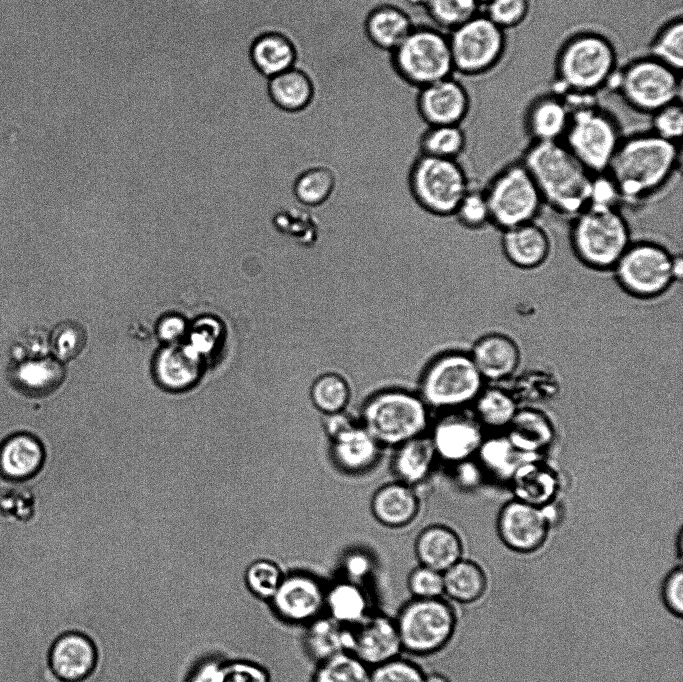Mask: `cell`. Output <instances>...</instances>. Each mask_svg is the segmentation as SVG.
Instances as JSON below:
<instances>
[{"instance_id": "cell-1", "label": "cell", "mask_w": 683, "mask_h": 682, "mask_svg": "<svg viewBox=\"0 0 683 682\" xmlns=\"http://www.w3.org/2000/svg\"><path fill=\"white\" fill-rule=\"evenodd\" d=\"M680 168V144L648 131L623 136L606 174L622 207L640 208L664 192Z\"/></svg>"}, {"instance_id": "cell-2", "label": "cell", "mask_w": 683, "mask_h": 682, "mask_svg": "<svg viewBox=\"0 0 683 682\" xmlns=\"http://www.w3.org/2000/svg\"><path fill=\"white\" fill-rule=\"evenodd\" d=\"M520 161L533 177L545 208L570 220L589 204L593 174L562 141L530 142Z\"/></svg>"}, {"instance_id": "cell-3", "label": "cell", "mask_w": 683, "mask_h": 682, "mask_svg": "<svg viewBox=\"0 0 683 682\" xmlns=\"http://www.w3.org/2000/svg\"><path fill=\"white\" fill-rule=\"evenodd\" d=\"M616 71L617 53L609 38L595 31L574 33L555 59L556 92L567 99L594 98Z\"/></svg>"}, {"instance_id": "cell-4", "label": "cell", "mask_w": 683, "mask_h": 682, "mask_svg": "<svg viewBox=\"0 0 683 682\" xmlns=\"http://www.w3.org/2000/svg\"><path fill=\"white\" fill-rule=\"evenodd\" d=\"M622 208L590 204L569 220L571 251L587 269L611 272L634 239Z\"/></svg>"}, {"instance_id": "cell-5", "label": "cell", "mask_w": 683, "mask_h": 682, "mask_svg": "<svg viewBox=\"0 0 683 682\" xmlns=\"http://www.w3.org/2000/svg\"><path fill=\"white\" fill-rule=\"evenodd\" d=\"M610 273L623 293L636 300L652 301L681 281L683 260L680 253L660 241L633 239Z\"/></svg>"}, {"instance_id": "cell-6", "label": "cell", "mask_w": 683, "mask_h": 682, "mask_svg": "<svg viewBox=\"0 0 683 682\" xmlns=\"http://www.w3.org/2000/svg\"><path fill=\"white\" fill-rule=\"evenodd\" d=\"M570 110L562 143L591 174L606 173L623 138L619 123L594 99L573 104Z\"/></svg>"}, {"instance_id": "cell-7", "label": "cell", "mask_w": 683, "mask_h": 682, "mask_svg": "<svg viewBox=\"0 0 683 682\" xmlns=\"http://www.w3.org/2000/svg\"><path fill=\"white\" fill-rule=\"evenodd\" d=\"M483 191L491 226L500 231L539 220L545 208L533 177L520 159L498 170Z\"/></svg>"}, {"instance_id": "cell-8", "label": "cell", "mask_w": 683, "mask_h": 682, "mask_svg": "<svg viewBox=\"0 0 683 682\" xmlns=\"http://www.w3.org/2000/svg\"><path fill=\"white\" fill-rule=\"evenodd\" d=\"M633 110L651 115L681 100V73L653 58L633 59L616 71L610 84Z\"/></svg>"}, {"instance_id": "cell-9", "label": "cell", "mask_w": 683, "mask_h": 682, "mask_svg": "<svg viewBox=\"0 0 683 682\" xmlns=\"http://www.w3.org/2000/svg\"><path fill=\"white\" fill-rule=\"evenodd\" d=\"M427 405L413 393L385 390L372 396L362 410L363 428L380 444L398 446L423 435Z\"/></svg>"}, {"instance_id": "cell-10", "label": "cell", "mask_w": 683, "mask_h": 682, "mask_svg": "<svg viewBox=\"0 0 683 682\" xmlns=\"http://www.w3.org/2000/svg\"><path fill=\"white\" fill-rule=\"evenodd\" d=\"M458 620L456 608L443 597L412 598L395 618L403 651L415 656L441 651L455 636Z\"/></svg>"}, {"instance_id": "cell-11", "label": "cell", "mask_w": 683, "mask_h": 682, "mask_svg": "<svg viewBox=\"0 0 683 682\" xmlns=\"http://www.w3.org/2000/svg\"><path fill=\"white\" fill-rule=\"evenodd\" d=\"M410 194L426 212L439 217L453 216L470 188L468 175L458 160L417 154L408 174Z\"/></svg>"}, {"instance_id": "cell-12", "label": "cell", "mask_w": 683, "mask_h": 682, "mask_svg": "<svg viewBox=\"0 0 683 682\" xmlns=\"http://www.w3.org/2000/svg\"><path fill=\"white\" fill-rule=\"evenodd\" d=\"M483 377L469 353L450 351L435 358L421 380V399L437 409H456L475 401Z\"/></svg>"}, {"instance_id": "cell-13", "label": "cell", "mask_w": 683, "mask_h": 682, "mask_svg": "<svg viewBox=\"0 0 683 682\" xmlns=\"http://www.w3.org/2000/svg\"><path fill=\"white\" fill-rule=\"evenodd\" d=\"M392 56L399 73L419 88L454 73L448 34L435 28L414 27Z\"/></svg>"}, {"instance_id": "cell-14", "label": "cell", "mask_w": 683, "mask_h": 682, "mask_svg": "<svg viewBox=\"0 0 683 682\" xmlns=\"http://www.w3.org/2000/svg\"><path fill=\"white\" fill-rule=\"evenodd\" d=\"M448 40L454 74L463 78L492 70L506 49L505 31L481 12L450 31Z\"/></svg>"}, {"instance_id": "cell-15", "label": "cell", "mask_w": 683, "mask_h": 682, "mask_svg": "<svg viewBox=\"0 0 683 682\" xmlns=\"http://www.w3.org/2000/svg\"><path fill=\"white\" fill-rule=\"evenodd\" d=\"M553 504L535 506L516 499L507 502L496 521V533L502 544L517 553H532L547 541L559 514Z\"/></svg>"}, {"instance_id": "cell-16", "label": "cell", "mask_w": 683, "mask_h": 682, "mask_svg": "<svg viewBox=\"0 0 683 682\" xmlns=\"http://www.w3.org/2000/svg\"><path fill=\"white\" fill-rule=\"evenodd\" d=\"M326 587L312 573L292 571L268 601L275 616L291 625H307L325 613Z\"/></svg>"}, {"instance_id": "cell-17", "label": "cell", "mask_w": 683, "mask_h": 682, "mask_svg": "<svg viewBox=\"0 0 683 682\" xmlns=\"http://www.w3.org/2000/svg\"><path fill=\"white\" fill-rule=\"evenodd\" d=\"M471 104L469 89L454 74L419 89L418 108L428 126L461 125Z\"/></svg>"}, {"instance_id": "cell-18", "label": "cell", "mask_w": 683, "mask_h": 682, "mask_svg": "<svg viewBox=\"0 0 683 682\" xmlns=\"http://www.w3.org/2000/svg\"><path fill=\"white\" fill-rule=\"evenodd\" d=\"M402 651L395 619L384 613L370 612L352 627L350 653L370 668L400 656Z\"/></svg>"}, {"instance_id": "cell-19", "label": "cell", "mask_w": 683, "mask_h": 682, "mask_svg": "<svg viewBox=\"0 0 683 682\" xmlns=\"http://www.w3.org/2000/svg\"><path fill=\"white\" fill-rule=\"evenodd\" d=\"M430 438L437 457L453 464L471 459L484 440L477 418L456 411L436 422Z\"/></svg>"}, {"instance_id": "cell-20", "label": "cell", "mask_w": 683, "mask_h": 682, "mask_svg": "<svg viewBox=\"0 0 683 682\" xmlns=\"http://www.w3.org/2000/svg\"><path fill=\"white\" fill-rule=\"evenodd\" d=\"M500 232L502 254L513 267L533 271L540 269L549 261L553 252V239L539 220Z\"/></svg>"}, {"instance_id": "cell-21", "label": "cell", "mask_w": 683, "mask_h": 682, "mask_svg": "<svg viewBox=\"0 0 683 682\" xmlns=\"http://www.w3.org/2000/svg\"><path fill=\"white\" fill-rule=\"evenodd\" d=\"M97 662L95 642L79 630L60 635L49 654L50 667L62 682H85L94 673Z\"/></svg>"}, {"instance_id": "cell-22", "label": "cell", "mask_w": 683, "mask_h": 682, "mask_svg": "<svg viewBox=\"0 0 683 682\" xmlns=\"http://www.w3.org/2000/svg\"><path fill=\"white\" fill-rule=\"evenodd\" d=\"M469 354L481 376L490 380L512 376L521 359L516 341L501 332H489L478 338Z\"/></svg>"}, {"instance_id": "cell-23", "label": "cell", "mask_w": 683, "mask_h": 682, "mask_svg": "<svg viewBox=\"0 0 683 682\" xmlns=\"http://www.w3.org/2000/svg\"><path fill=\"white\" fill-rule=\"evenodd\" d=\"M571 110L557 92L536 97L528 106L524 126L531 142L562 141Z\"/></svg>"}, {"instance_id": "cell-24", "label": "cell", "mask_w": 683, "mask_h": 682, "mask_svg": "<svg viewBox=\"0 0 683 682\" xmlns=\"http://www.w3.org/2000/svg\"><path fill=\"white\" fill-rule=\"evenodd\" d=\"M414 551L420 565L443 573L463 558L464 545L459 534L452 528L436 524L419 533Z\"/></svg>"}, {"instance_id": "cell-25", "label": "cell", "mask_w": 683, "mask_h": 682, "mask_svg": "<svg viewBox=\"0 0 683 682\" xmlns=\"http://www.w3.org/2000/svg\"><path fill=\"white\" fill-rule=\"evenodd\" d=\"M153 374L159 385L167 390H186L200 377L201 359L186 346H168L156 354Z\"/></svg>"}, {"instance_id": "cell-26", "label": "cell", "mask_w": 683, "mask_h": 682, "mask_svg": "<svg viewBox=\"0 0 683 682\" xmlns=\"http://www.w3.org/2000/svg\"><path fill=\"white\" fill-rule=\"evenodd\" d=\"M419 506L418 497L411 486L400 481L382 486L371 500L375 519L391 528L410 524L418 515Z\"/></svg>"}, {"instance_id": "cell-27", "label": "cell", "mask_w": 683, "mask_h": 682, "mask_svg": "<svg viewBox=\"0 0 683 682\" xmlns=\"http://www.w3.org/2000/svg\"><path fill=\"white\" fill-rule=\"evenodd\" d=\"M351 644L352 627L336 621L326 613L305 625L303 645L308 656L317 663L350 652Z\"/></svg>"}, {"instance_id": "cell-28", "label": "cell", "mask_w": 683, "mask_h": 682, "mask_svg": "<svg viewBox=\"0 0 683 682\" xmlns=\"http://www.w3.org/2000/svg\"><path fill=\"white\" fill-rule=\"evenodd\" d=\"M516 500L545 506L553 503L558 492V478L545 464L532 459L524 460L510 479Z\"/></svg>"}, {"instance_id": "cell-29", "label": "cell", "mask_w": 683, "mask_h": 682, "mask_svg": "<svg viewBox=\"0 0 683 682\" xmlns=\"http://www.w3.org/2000/svg\"><path fill=\"white\" fill-rule=\"evenodd\" d=\"M380 444L363 428L356 425L332 440V457L347 473L369 470L378 460Z\"/></svg>"}, {"instance_id": "cell-30", "label": "cell", "mask_w": 683, "mask_h": 682, "mask_svg": "<svg viewBox=\"0 0 683 682\" xmlns=\"http://www.w3.org/2000/svg\"><path fill=\"white\" fill-rule=\"evenodd\" d=\"M507 430L506 437L514 448L528 457L548 448L555 436L549 418L535 409L518 410Z\"/></svg>"}, {"instance_id": "cell-31", "label": "cell", "mask_w": 683, "mask_h": 682, "mask_svg": "<svg viewBox=\"0 0 683 682\" xmlns=\"http://www.w3.org/2000/svg\"><path fill=\"white\" fill-rule=\"evenodd\" d=\"M43 460V447L30 434L12 435L0 446V472L10 479L21 480L34 475Z\"/></svg>"}, {"instance_id": "cell-32", "label": "cell", "mask_w": 683, "mask_h": 682, "mask_svg": "<svg viewBox=\"0 0 683 682\" xmlns=\"http://www.w3.org/2000/svg\"><path fill=\"white\" fill-rule=\"evenodd\" d=\"M325 613L353 627L370 613L368 594L361 583L347 578L338 580L326 587Z\"/></svg>"}, {"instance_id": "cell-33", "label": "cell", "mask_w": 683, "mask_h": 682, "mask_svg": "<svg viewBox=\"0 0 683 682\" xmlns=\"http://www.w3.org/2000/svg\"><path fill=\"white\" fill-rule=\"evenodd\" d=\"M14 383L32 394H46L56 390L65 380V364L52 355L27 359L11 368Z\"/></svg>"}, {"instance_id": "cell-34", "label": "cell", "mask_w": 683, "mask_h": 682, "mask_svg": "<svg viewBox=\"0 0 683 682\" xmlns=\"http://www.w3.org/2000/svg\"><path fill=\"white\" fill-rule=\"evenodd\" d=\"M437 457L430 436L420 435L400 445L393 459V469L400 482L410 486L429 475Z\"/></svg>"}, {"instance_id": "cell-35", "label": "cell", "mask_w": 683, "mask_h": 682, "mask_svg": "<svg viewBox=\"0 0 683 682\" xmlns=\"http://www.w3.org/2000/svg\"><path fill=\"white\" fill-rule=\"evenodd\" d=\"M444 595L459 605L479 600L487 586L482 566L474 559L461 558L443 572Z\"/></svg>"}, {"instance_id": "cell-36", "label": "cell", "mask_w": 683, "mask_h": 682, "mask_svg": "<svg viewBox=\"0 0 683 682\" xmlns=\"http://www.w3.org/2000/svg\"><path fill=\"white\" fill-rule=\"evenodd\" d=\"M414 24L401 9L384 5L374 9L366 21L369 39L379 48L393 51L408 36Z\"/></svg>"}, {"instance_id": "cell-37", "label": "cell", "mask_w": 683, "mask_h": 682, "mask_svg": "<svg viewBox=\"0 0 683 682\" xmlns=\"http://www.w3.org/2000/svg\"><path fill=\"white\" fill-rule=\"evenodd\" d=\"M250 57L254 67L265 77L271 78L294 66L295 50L285 36L267 33L254 41Z\"/></svg>"}, {"instance_id": "cell-38", "label": "cell", "mask_w": 683, "mask_h": 682, "mask_svg": "<svg viewBox=\"0 0 683 682\" xmlns=\"http://www.w3.org/2000/svg\"><path fill=\"white\" fill-rule=\"evenodd\" d=\"M268 91L273 102L286 111L306 107L313 92L307 75L294 67L269 78Z\"/></svg>"}, {"instance_id": "cell-39", "label": "cell", "mask_w": 683, "mask_h": 682, "mask_svg": "<svg viewBox=\"0 0 683 682\" xmlns=\"http://www.w3.org/2000/svg\"><path fill=\"white\" fill-rule=\"evenodd\" d=\"M467 146L462 125L428 126L418 142L419 154L441 159L458 160Z\"/></svg>"}, {"instance_id": "cell-40", "label": "cell", "mask_w": 683, "mask_h": 682, "mask_svg": "<svg viewBox=\"0 0 683 682\" xmlns=\"http://www.w3.org/2000/svg\"><path fill=\"white\" fill-rule=\"evenodd\" d=\"M477 455L483 470L500 480L512 478L517 467L526 459L507 437L484 439Z\"/></svg>"}, {"instance_id": "cell-41", "label": "cell", "mask_w": 683, "mask_h": 682, "mask_svg": "<svg viewBox=\"0 0 683 682\" xmlns=\"http://www.w3.org/2000/svg\"><path fill=\"white\" fill-rule=\"evenodd\" d=\"M517 411L514 398L502 389L482 390L475 400V417L489 428H507Z\"/></svg>"}, {"instance_id": "cell-42", "label": "cell", "mask_w": 683, "mask_h": 682, "mask_svg": "<svg viewBox=\"0 0 683 682\" xmlns=\"http://www.w3.org/2000/svg\"><path fill=\"white\" fill-rule=\"evenodd\" d=\"M336 177L327 166H313L300 173L293 184V194L303 205L316 207L333 193Z\"/></svg>"}, {"instance_id": "cell-43", "label": "cell", "mask_w": 683, "mask_h": 682, "mask_svg": "<svg viewBox=\"0 0 683 682\" xmlns=\"http://www.w3.org/2000/svg\"><path fill=\"white\" fill-rule=\"evenodd\" d=\"M422 6L432 26L447 34L480 12L477 0H422Z\"/></svg>"}, {"instance_id": "cell-44", "label": "cell", "mask_w": 683, "mask_h": 682, "mask_svg": "<svg viewBox=\"0 0 683 682\" xmlns=\"http://www.w3.org/2000/svg\"><path fill=\"white\" fill-rule=\"evenodd\" d=\"M370 667L350 652L318 663L311 682H369Z\"/></svg>"}, {"instance_id": "cell-45", "label": "cell", "mask_w": 683, "mask_h": 682, "mask_svg": "<svg viewBox=\"0 0 683 682\" xmlns=\"http://www.w3.org/2000/svg\"><path fill=\"white\" fill-rule=\"evenodd\" d=\"M649 55L681 73L683 67V20L673 18L653 37Z\"/></svg>"}, {"instance_id": "cell-46", "label": "cell", "mask_w": 683, "mask_h": 682, "mask_svg": "<svg viewBox=\"0 0 683 682\" xmlns=\"http://www.w3.org/2000/svg\"><path fill=\"white\" fill-rule=\"evenodd\" d=\"M313 405L325 415L344 411L350 399L347 381L336 373L318 377L310 390Z\"/></svg>"}, {"instance_id": "cell-47", "label": "cell", "mask_w": 683, "mask_h": 682, "mask_svg": "<svg viewBox=\"0 0 683 682\" xmlns=\"http://www.w3.org/2000/svg\"><path fill=\"white\" fill-rule=\"evenodd\" d=\"M85 344L86 332L76 322H61L50 332V354L64 364L75 359Z\"/></svg>"}, {"instance_id": "cell-48", "label": "cell", "mask_w": 683, "mask_h": 682, "mask_svg": "<svg viewBox=\"0 0 683 682\" xmlns=\"http://www.w3.org/2000/svg\"><path fill=\"white\" fill-rule=\"evenodd\" d=\"M284 573L273 561L260 559L252 562L245 571V583L255 597L269 601L276 592Z\"/></svg>"}, {"instance_id": "cell-49", "label": "cell", "mask_w": 683, "mask_h": 682, "mask_svg": "<svg viewBox=\"0 0 683 682\" xmlns=\"http://www.w3.org/2000/svg\"><path fill=\"white\" fill-rule=\"evenodd\" d=\"M453 216L464 228L482 230L491 225L490 211L483 188L472 185L459 202Z\"/></svg>"}, {"instance_id": "cell-50", "label": "cell", "mask_w": 683, "mask_h": 682, "mask_svg": "<svg viewBox=\"0 0 683 682\" xmlns=\"http://www.w3.org/2000/svg\"><path fill=\"white\" fill-rule=\"evenodd\" d=\"M424 676L418 664L398 656L370 668L369 682H423Z\"/></svg>"}, {"instance_id": "cell-51", "label": "cell", "mask_w": 683, "mask_h": 682, "mask_svg": "<svg viewBox=\"0 0 683 682\" xmlns=\"http://www.w3.org/2000/svg\"><path fill=\"white\" fill-rule=\"evenodd\" d=\"M650 117L651 132L662 139L680 144L683 134L682 100L658 109Z\"/></svg>"}, {"instance_id": "cell-52", "label": "cell", "mask_w": 683, "mask_h": 682, "mask_svg": "<svg viewBox=\"0 0 683 682\" xmlns=\"http://www.w3.org/2000/svg\"><path fill=\"white\" fill-rule=\"evenodd\" d=\"M485 7L484 14L505 31L523 23L530 3L529 0H492Z\"/></svg>"}, {"instance_id": "cell-53", "label": "cell", "mask_w": 683, "mask_h": 682, "mask_svg": "<svg viewBox=\"0 0 683 682\" xmlns=\"http://www.w3.org/2000/svg\"><path fill=\"white\" fill-rule=\"evenodd\" d=\"M407 587L413 598L432 599L443 597V573L419 564L409 573Z\"/></svg>"}, {"instance_id": "cell-54", "label": "cell", "mask_w": 683, "mask_h": 682, "mask_svg": "<svg viewBox=\"0 0 683 682\" xmlns=\"http://www.w3.org/2000/svg\"><path fill=\"white\" fill-rule=\"evenodd\" d=\"M661 599L672 614L683 617V564L671 569L664 577Z\"/></svg>"}, {"instance_id": "cell-55", "label": "cell", "mask_w": 683, "mask_h": 682, "mask_svg": "<svg viewBox=\"0 0 683 682\" xmlns=\"http://www.w3.org/2000/svg\"><path fill=\"white\" fill-rule=\"evenodd\" d=\"M221 682H270V675L258 663L240 660L226 663Z\"/></svg>"}, {"instance_id": "cell-56", "label": "cell", "mask_w": 683, "mask_h": 682, "mask_svg": "<svg viewBox=\"0 0 683 682\" xmlns=\"http://www.w3.org/2000/svg\"><path fill=\"white\" fill-rule=\"evenodd\" d=\"M226 663L217 658L200 661L189 673L186 682H221Z\"/></svg>"}, {"instance_id": "cell-57", "label": "cell", "mask_w": 683, "mask_h": 682, "mask_svg": "<svg viewBox=\"0 0 683 682\" xmlns=\"http://www.w3.org/2000/svg\"><path fill=\"white\" fill-rule=\"evenodd\" d=\"M456 465L455 478L460 486L467 489L477 487L482 481V467L474 464L471 459Z\"/></svg>"}, {"instance_id": "cell-58", "label": "cell", "mask_w": 683, "mask_h": 682, "mask_svg": "<svg viewBox=\"0 0 683 682\" xmlns=\"http://www.w3.org/2000/svg\"><path fill=\"white\" fill-rule=\"evenodd\" d=\"M186 330L184 320L178 316H168L163 318L158 325L159 338L169 344L180 340Z\"/></svg>"}, {"instance_id": "cell-59", "label": "cell", "mask_w": 683, "mask_h": 682, "mask_svg": "<svg viewBox=\"0 0 683 682\" xmlns=\"http://www.w3.org/2000/svg\"><path fill=\"white\" fill-rule=\"evenodd\" d=\"M357 424L344 411L326 415L324 429L331 441L349 431Z\"/></svg>"}, {"instance_id": "cell-60", "label": "cell", "mask_w": 683, "mask_h": 682, "mask_svg": "<svg viewBox=\"0 0 683 682\" xmlns=\"http://www.w3.org/2000/svg\"><path fill=\"white\" fill-rule=\"evenodd\" d=\"M345 569L349 574V580L357 582V578L363 577L371 569V561L366 554L355 552L347 556Z\"/></svg>"}, {"instance_id": "cell-61", "label": "cell", "mask_w": 683, "mask_h": 682, "mask_svg": "<svg viewBox=\"0 0 683 682\" xmlns=\"http://www.w3.org/2000/svg\"><path fill=\"white\" fill-rule=\"evenodd\" d=\"M423 682H452V680L441 672L425 673Z\"/></svg>"}, {"instance_id": "cell-62", "label": "cell", "mask_w": 683, "mask_h": 682, "mask_svg": "<svg viewBox=\"0 0 683 682\" xmlns=\"http://www.w3.org/2000/svg\"><path fill=\"white\" fill-rule=\"evenodd\" d=\"M491 1H492V0H477V2L479 3L480 6H482V5L485 6V5H487V4H488L489 2H491Z\"/></svg>"}]
</instances>
